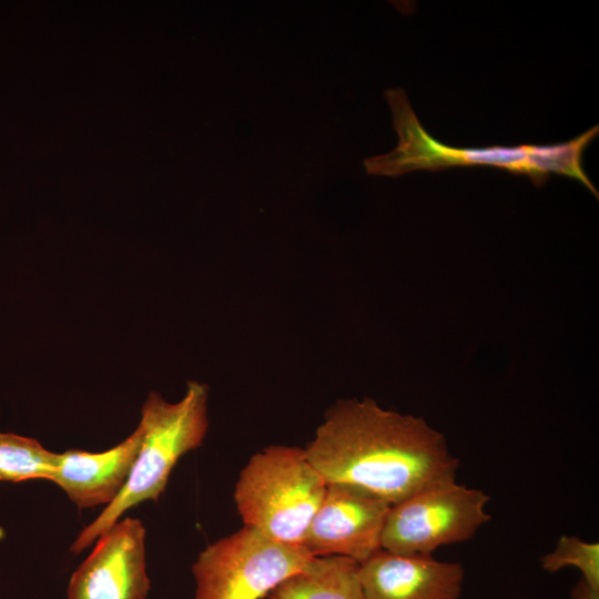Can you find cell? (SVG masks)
I'll list each match as a JSON object with an SVG mask.
<instances>
[{
  "label": "cell",
  "instance_id": "6da1fadb",
  "mask_svg": "<svg viewBox=\"0 0 599 599\" xmlns=\"http://www.w3.org/2000/svg\"><path fill=\"white\" fill-rule=\"evenodd\" d=\"M305 451L327 484L356 485L390 505L456 481L459 468L441 433L370 398L332 406Z\"/></svg>",
  "mask_w": 599,
  "mask_h": 599
},
{
  "label": "cell",
  "instance_id": "7a4b0ae2",
  "mask_svg": "<svg viewBox=\"0 0 599 599\" xmlns=\"http://www.w3.org/2000/svg\"><path fill=\"white\" fill-rule=\"evenodd\" d=\"M384 97L392 111L398 143L389 153L364 160L368 174L396 177L417 170L489 166L515 175H527L538 187L544 186L551 174L568 176L578 180L599 197L582 167L585 150L598 135V125L567 142L555 144L455 148L440 143L424 129L404 89H388Z\"/></svg>",
  "mask_w": 599,
  "mask_h": 599
},
{
  "label": "cell",
  "instance_id": "3957f363",
  "mask_svg": "<svg viewBox=\"0 0 599 599\" xmlns=\"http://www.w3.org/2000/svg\"><path fill=\"white\" fill-rule=\"evenodd\" d=\"M209 387L190 380L184 396L176 403L151 392L141 408L140 448L120 495L79 534L71 546L74 554L91 546L132 507L158 501L165 490L177 460L202 445L207 429Z\"/></svg>",
  "mask_w": 599,
  "mask_h": 599
},
{
  "label": "cell",
  "instance_id": "277c9868",
  "mask_svg": "<svg viewBox=\"0 0 599 599\" xmlns=\"http://www.w3.org/2000/svg\"><path fill=\"white\" fill-rule=\"evenodd\" d=\"M326 487L304 448L271 445L255 453L241 470L234 500L244 525L302 546Z\"/></svg>",
  "mask_w": 599,
  "mask_h": 599
},
{
  "label": "cell",
  "instance_id": "5b68a950",
  "mask_svg": "<svg viewBox=\"0 0 599 599\" xmlns=\"http://www.w3.org/2000/svg\"><path fill=\"white\" fill-rule=\"evenodd\" d=\"M313 557L244 525L200 552L192 566L195 599H261Z\"/></svg>",
  "mask_w": 599,
  "mask_h": 599
},
{
  "label": "cell",
  "instance_id": "8992f818",
  "mask_svg": "<svg viewBox=\"0 0 599 599\" xmlns=\"http://www.w3.org/2000/svg\"><path fill=\"white\" fill-rule=\"evenodd\" d=\"M489 496L479 488L443 484L392 505L380 539L384 550L433 556L441 546L471 539L490 520Z\"/></svg>",
  "mask_w": 599,
  "mask_h": 599
},
{
  "label": "cell",
  "instance_id": "52a82bcc",
  "mask_svg": "<svg viewBox=\"0 0 599 599\" xmlns=\"http://www.w3.org/2000/svg\"><path fill=\"white\" fill-rule=\"evenodd\" d=\"M390 506L359 486L327 484L302 546L312 556H344L361 564L382 549V532Z\"/></svg>",
  "mask_w": 599,
  "mask_h": 599
},
{
  "label": "cell",
  "instance_id": "ba28073f",
  "mask_svg": "<svg viewBox=\"0 0 599 599\" xmlns=\"http://www.w3.org/2000/svg\"><path fill=\"white\" fill-rule=\"evenodd\" d=\"M145 528L138 518L118 520L95 541L72 573L67 599H146Z\"/></svg>",
  "mask_w": 599,
  "mask_h": 599
},
{
  "label": "cell",
  "instance_id": "9c48e42d",
  "mask_svg": "<svg viewBox=\"0 0 599 599\" xmlns=\"http://www.w3.org/2000/svg\"><path fill=\"white\" fill-rule=\"evenodd\" d=\"M366 599H458L465 579L458 562L379 549L359 564Z\"/></svg>",
  "mask_w": 599,
  "mask_h": 599
},
{
  "label": "cell",
  "instance_id": "30bf717a",
  "mask_svg": "<svg viewBox=\"0 0 599 599\" xmlns=\"http://www.w3.org/2000/svg\"><path fill=\"white\" fill-rule=\"evenodd\" d=\"M139 426L120 444L101 451L69 449L60 453L50 481L80 508L110 505L122 491L140 448Z\"/></svg>",
  "mask_w": 599,
  "mask_h": 599
},
{
  "label": "cell",
  "instance_id": "8fae6325",
  "mask_svg": "<svg viewBox=\"0 0 599 599\" xmlns=\"http://www.w3.org/2000/svg\"><path fill=\"white\" fill-rule=\"evenodd\" d=\"M268 599H366L359 562L344 556H314L278 583Z\"/></svg>",
  "mask_w": 599,
  "mask_h": 599
},
{
  "label": "cell",
  "instance_id": "7c38bea8",
  "mask_svg": "<svg viewBox=\"0 0 599 599\" xmlns=\"http://www.w3.org/2000/svg\"><path fill=\"white\" fill-rule=\"evenodd\" d=\"M60 453H53L31 437L0 433V480H50L59 465Z\"/></svg>",
  "mask_w": 599,
  "mask_h": 599
},
{
  "label": "cell",
  "instance_id": "4fadbf2b",
  "mask_svg": "<svg viewBox=\"0 0 599 599\" xmlns=\"http://www.w3.org/2000/svg\"><path fill=\"white\" fill-rule=\"evenodd\" d=\"M541 568L557 572L573 567L581 572V578L599 590V544L587 542L576 536L562 535L554 550L540 557Z\"/></svg>",
  "mask_w": 599,
  "mask_h": 599
},
{
  "label": "cell",
  "instance_id": "5bb4252c",
  "mask_svg": "<svg viewBox=\"0 0 599 599\" xmlns=\"http://www.w3.org/2000/svg\"><path fill=\"white\" fill-rule=\"evenodd\" d=\"M570 599H599V590L580 578L570 591Z\"/></svg>",
  "mask_w": 599,
  "mask_h": 599
}]
</instances>
